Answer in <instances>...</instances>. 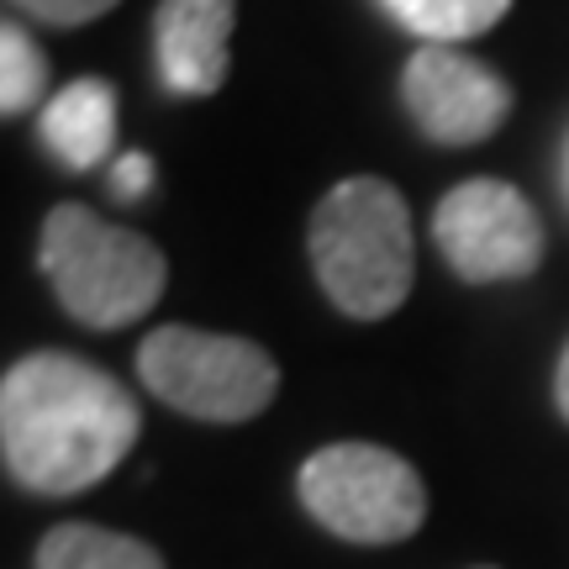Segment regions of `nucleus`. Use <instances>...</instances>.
Here are the masks:
<instances>
[{
	"label": "nucleus",
	"mask_w": 569,
	"mask_h": 569,
	"mask_svg": "<svg viewBox=\"0 0 569 569\" xmlns=\"http://www.w3.org/2000/svg\"><path fill=\"white\" fill-rule=\"evenodd\" d=\"M142 411L111 369L42 348L0 380V459L32 496H80L138 448Z\"/></svg>",
	"instance_id": "f257e3e1"
},
{
	"label": "nucleus",
	"mask_w": 569,
	"mask_h": 569,
	"mask_svg": "<svg viewBox=\"0 0 569 569\" xmlns=\"http://www.w3.org/2000/svg\"><path fill=\"white\" fill-rule=\"evenodd\" d=\"M311 269L322 296L353 322H386L417 280L407 196L380 174H348L311 211Z\"/></svg>",
	"instance_id": "f03ea898"
},
{
	"label": "nucleus",
	"mask_w": 569,
	"mask_h": 569,
	"mask_svg": "<svg viewBox=\"0 0 569 569\" xmlns=\"http://www.w3.org/2000/svg\"><path fill=\"white\" fill-rule=\"evenodd\" d=\"M38 264L53 284V301L84 327L117 332L142 322L163 296L169 264L153 238L96 217L80 201H59L42 222Z\"/></svg>",
	"instance_id": "7ed1b4c3"
},
{
	"label": "nucleus",
	"mask_w": 569,
	"mask_h": 569,
	"mask_svg": "<svg viewBox=\"0 0 569 569\" xmlns=\"http://www.w3.org/2000/svg\"><path fill=\"white\" fill-rule=\"evenodd\" d=\"M142 386L163 407L196 422H253L280 396L274 353L238 332H206V327H153L138 348Z\"/></svg>",
	"instance_id": "20e7f679"
},
{
	"label": "nucleus",
	"mask_w": 569,
	"mask_h": 569,
	"mask_svg": "<svg viewBox=\"0 0 569 569\" xmlns=\"http://www.w3.org/2000/svg\"><path fill=\"white\" fill-rule=\"evenodd\" d=\"M306 517L343 543L386 549L407 543L427 522V486L417 465H407L386 443H327L301 465Z\"/></svg>",
	"instance_id": "39448f33"
},
{
	"label": "nucleus",
	"mask_w": 569,
	"mask_h": 569,
	"mask_svg": "<svg viewBox=\"0 0 569 569\" xmlns=\"http://www.w3.org/2000/svg\"><path fill=\"white\" fill-rule=\"evenodd\" d=\"M432 238L443 264L469 284L528 280L543 264V217L507 180L453 184L432 211Z\"/></svg>",
	"instance_id": "423d86ee"
},
{
	"label": "nucleus",
	"mask_w": 569,
	"mask_h": 569,
	"mask_svg": "<svg viewBox=\"0 0 569 569\" xmlns=\"http://www.w3.org/2000/svg\"><path fill=\"white\" fill-rule=\"evenodd\" d=\"M401 101L427 142L475 148L511 117V84L490 63L443 42H422L401 69Z\"/></svg>",
	"instance_id": "0eeeda50"
},
{
	"label": "nucleus",
	"mask_w": 569,
	"mask_h": 569,
	"mask_svg": "<svg viewBox=\"0 0 569 569\" xmlns=\"http://www.w3.org/2000/svg\"><path fill=\"white\" fill-rule=\"evenodd\" d=\"M238 0H159L153 59L174 96H217L232 69Z\"/></svg>",
	"instance_id": "6e6552de"
},
{
	"label": "nucleus",
	"mask_w": 569,
	"mask_h": 569,
	"mask_svg": "<svg viewBox=\"0 0 569 569\" xmlns=\"http://www.w3.org/2000/svg\"><path fill=\"white\" fill-rule=\"evenodd\" d=\"M42 142L69 169H101L117 148V90L96 74L69 80L42 111Z\"/></svg>",
	"instance_id": "1a4fd4ad"
},
{
	"label": "nucleus",
	"mask_w": 569,
	"mask_h": 569,
	"mask_svg": "<svg viewBox=\"0 0 569 569\" xmlns=\"http://www.w3.org/2000/svg\"><path fill=\"white\" fill-rule=\"evenodd\" d=\"M32 569H163V553L132 532L96 522H59L32 553Z\"/></svg>",
	"instance_id": "9d476101"
},
{
	"label": "nucleus",
	"mask_w": 569,
	"mask_h": 569,
	"mask_svg": "<svg viewBox=\"0 0 569 569\" xmlns=\"http://www.w3.org/2000/svg\"><path fill=\"white\" fill-rule=\"evenodd\" d=\"M380 6L407 32H417L422 42H443V48L480 38L511 11V0H380Z\"/></svg>",
	"instance_id": "9b49d317"
},
{
	"label": "nucleus",
	"mask_w": 569,
	"mask_h": 569,
	"mask_svg": "<svg viewBox=\"0 0 569 569\" xmlns=\"http://www.w3.org/2000/svg\"><path fill=\"white\" fill-rule=\"evenodd\" d=\"M48 96V59L21 21L0 27V117L38 111Z\"/></svg>",
	"instance_id": "f8f14e48"
},
{
	"label": "nucleus",
	"mask_w": 569,
	"mask_h": 569,
	"mask_svg": "<svg viewBox=\"0 0 569 569\" xmlns=\"http://www.w3.org/2000/svg\"><path fill=\"white\" fill-rule=\"evenodd\" d=\"M27 21H42V27H59V32H74L84 21L106 17L111 6H122V0H11Z\"/></svg>",
	"instance_id": "ddd939ff"
},
{
	"label": "nucleus",
	"mask_w": 569,
	"mask_h": 569,
	"mask_svg": "<svg viewBox=\"0 0 569 569\" xmlns=\"http://www.w3.org/2000/svg\"><path fill=\"white\" fill-rule=\"evenodd\" d=\"M111 184H117L122 201H138L142 190L153 184V163H148V153H122V159L111 163Z\"/></svg>",
	"instance_id": "4468645a"
},
{
	"label": "nucleus",
	"mask_w": 569,
	"mask_h": 569,
	"mask_svg": "<svg viewBox=\"0 0 569 569\" xmlns=\"http://www.w3.org/2000/svg\"><path fill=\"white\" fill-rule=\"evenodd\" d=\"M553 407H559V417L569 422V343H565V353H559V369H553Z\"/></svg>",
	"instance_id": "2eb2a0df"
},
{
	"label": "nucleus",
	"mask_w": 569,
	"mask_h": 569,
	"mask_svg": "<svg viewBox=\"0 0 569 569\" xmlns=\"http://www.w3.org/2000/svg\"><path fill=\"white\" fill-rule=\"evenodd\" d=\"M480 569H496V565H480Z\"/></svg>",
	"instance_id": "dca6fc26"
}]
</instances>
